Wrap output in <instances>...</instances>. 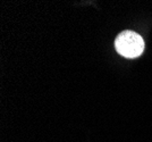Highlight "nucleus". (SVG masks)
Here are the masks:
<instances>
[{
  "label": "nucleus",
  "mask_w": 152,
  "mask_h": 142,
  "mask_svg": "<svg viewBox=\"0 0 152 142\" xmlns=\"http://www.w3.org/2000/svg\"><path fill=\"white\" fill-rule=\"evenodd\" d=\"M145 48L143 38L139 33L125 30L121 31L115 39V49L121 56L128 59L140 57Z\"/></svg>",
  "instance_id": "nucleus-1"
}]
</instances>
